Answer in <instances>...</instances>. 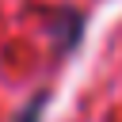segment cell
I'll return each mask as SVG.
<instances>
[{
    "label": "cell",
    "instance_id": "1",
    "mask_svg": "<svg viewBox=\"0 0 122 122\" xmlns=\"http://www.w3.org/2000/svg\"><path fill=\"white\" fill-rule=\"evenodd\" d=\"M46 103H50V92H38V95H34V99L15 114V122H38V118H42V111H46Z\"/></svg>",
    "mask_w": 122,
    "mask_h": 122
}]
</instances>
